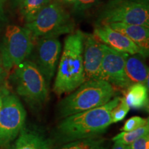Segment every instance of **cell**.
I'll list each match as a JSON object with an SVG mask.
<instances>
[{"label":"cell","instance_id":"d6986e66","mask_svg":"<svg viewBox=\"0 0 149 149\" xmlns=\"http://www.w3.org/2000/svg\"><path fill=\"white\" fill-rule=\"evenodd\" d=\"M149 133V123L142 127L137 129L130 130V131H122V133L117 134L112 138L113 141H117L121 144L129 146L134 141L139 137H142Z\"/></svg>","mask_w":149,"mask_h":149},{"label":"cell","instance_id":"d4e9b609","mask_svg":"<svg viewBox=\"0 0 149 149\" xmlns=\"http://www.w3.org/2000/svg\"><path fill=\"white\" fill-rule=\"evenodd\" d=\"M10 90L8 88V86L6 85V84H3L2 86H0V107H1V102H2V100L3 97L5 96V95L7 93H8Z\"/></svg>","mask_w":149,"mask_h":149},{"label":"cell","instance_id":"277c9868","mask_svg":"<svg viewBox=\"0 0 149 149\" xmlns=\"http://www.w3.org/2000/svg\"><path fill=\"white\" fill-rule=\"evenodd\" d=\"M11 80L17 94L33 109H41L47 101L49 86L32 61L24 60L15 67Z\"/></svg>","mask_w":149,"mask_h":149},{"label":"cell","instance_id":"83f0119b","mask_svg":"<svg viewBox=\"0 0 149 149\" xmlns=\"http://www.w3.org/2000/svg\"><path fill=\"white\" fill-rule=\"evenodd\" d=\"M23 1L24 0H12L13 5L15 7H19V6L21 4Z\"/></svg>","mask_w":149,"mask_h":149},{"label":"cell","instance_id":"7c38bea8","mask_svg":"<svg viewBox=\"0 0 149 149\" xmlns=\"http://www.w3.org/2000/svg\"><path fill=\"white\" fill-rule=\"evenodd\" d=\"M93 35L102 43L115 51L130 55L139 54L145 58L147 57L135 43L122 33L112 29L109 24H98L94 30Z\"/></svg>","mask_w":149,"mask_h":149},{"label":"cell","instance_id":"7a4b0ae2","mask_svg":"<svg viewBox=\"0 0 149 149\" xmlns=\"http://www.w3.org/2000/svg\"><path fill=\"white\" fill-rule=\"evenodd\" d=\"M84 35L77 30L65 40L53 88L57 96L69 94L86 81L83 66Z\"/></svg>","mask_w":149,"mask_h":149},{"label":"cell","instance_id":"4dcf8cb0","mask_svg":"<svg viewBox=\"0 0 149 149\" xmlns=\"http://www.w3.org/2000/svg\"><path fill=\"white\" fill-rule=\"evenodd\" d=\"M55 1H59V2H62V1H63V0H55Z\"/></svg>","mask_w":149,"mask_h":149},{"label":"cell","instance_id":"5b68a950","mask_svg":"<svg viewBox=\"0 0 149 149\" xmlns=\"http://www.w3.org/2000/svg\"><path fill=\"white\" fill-rule=\"evenodd\" d=\"M35 40L45 37H57L74 31V24L61 2L51 0L41 10L34 19L25 26Z\"/></svg>","mask_w":149,"mask_h":149},{"label":"cell","instance_id":"cb8c5ba5","mask_svg":"<svg viewBox=\"0 0 149 149\" xmlns=\"http://www.w3.org/2000/svg\"><path fill=\"white\" fill-rule=\"evenodd\" d=\"M6 74L7 72L6 71L4 68H3L1 57H0V86L4 84L6 77Z\"/></svg>","mask_w":149,"mask_h":149},{"label":"cell","instance_id":"6da1fadb","mask_svg":"<svg viewBox=\"0 0 149 149\" xmlns=\"http://www.w3.org/2000/svg\"><path fill=\"white\" fill-rule=\"evenodd\" d=\"M121 100L115 96L101 107L63 118L55 128V140L59 144L99 137L112 124L111 112Z\"/></svg>","mask_w":149,"mask_h":149},{"label":"cell","instance_id":"ffe728a7","mask_svg":"<svg viewBox=\"0 0 149 149\" xmlns=\"http://www.w3.org/2000/svg\"><path fill=\"white\" fill-rule=\"evenodd\" d=\"M130 107L126 103L124 97L121 98L120 102L116 107L113 108L111 112L112 124L117 123L123 120L130 111Z\"/></svg>","mask_w":149,"mask_h":149},{"label":"cell","instance_id":"ac0fdd59","mask_svg":"<svg viewBox=\"0 0 149 149\" xmlns=\"http://www.w3.org/2000/svg\"><path fill=\"white\" fill-rule=\"evenodd\" d=\"M105 141V139L99 136L65 143L55 149H99Z\"/></svg>","mask_w":149,"mask_h":149},{"label":"cell","instance_id":"4316f807","mask_svg":"<svg viewBox=\"0 0 149 149\" xmlns=\"http://www.w3.org/2000/svg\"><path fill=\"white\" fill-rule=\"evenodd\" d=\"M6 0H0V21L3 19V8Z\"/></svg>","mask_w":149,"mask_h":149},{"label":"cell","instance_id":"1f68e13d","mask_svg":"<svg viewBox=\"0 0 149 149\" xmlns=\"http://www.w3.org/2000/svg\"><path fill=\"white\" fill-rule=\"evenodd\" d=\"M127 149H130V148H129V146H127Z\"/></svg>","mask_w":149,"mask_h":149},{"label":"cell","instance_id":"4fadbf2b","mask_svg":"<svg viewBox=\"0 0 149 149\" xmlns=\"http://www.w3.org/2000/svg\"><path fill=\"white\" fill-rule=\"evenodd\" d=\"M55 144L42 131L24 127L10 149H53Z\"/></svg>","mask_w":149,"mask_h":149},{"label":"cell","instance_id":"3957f363","mask_svg":"<svg viewBox=\"0 0 149 149\" xmlns=\"http://www.w3.org/2000/svg\"><path fill=\"white\" fill-rule=\"evenodd\" d=\"M116 88L102 79L85 81L58 104V115L64 118L75 113L101 107L117 95Z\"/></svg>","mask_w":149,"mask_h":149},{"label":"cell","instance_id":"f546056e","mask_svg":"<svg viewBox=\"0 0 149 149\" xmlns=\"http://www.w3.org/2000/svg\"><path fill=\"white\" fill-rule=\"evenodd\" d=\"M75 1V0H63V3H72Z\"/></svg>","mask_w":149,"mask_h":149},{"label":"cell","instance_id":"44dd1931","mask_svg":"<svg viewBox=\"0 0 149 149\" xmlns=\"http://www.w3.org/2000/svg\"><path fill=\"white\" fill-rule=\"evenodd\" d=\"M148 118H143L139 116L130 117L126 121L123 127L121 128L122 131H130L142 127L148 124Z\"/></svg>","mask_w":149,"mask_h":149},{"label":"cell","instance_id":"e0dca14e","mask_svg":"<svg viewBox=\"0 0 149 149\" xmlns=\"http://www.w3.org/2000/svg\"><path fill=\"white\" fill-rule=\"evenodd\" d=\"M51 0H24L19 6L20 14L26 23L34 19L39 12Z\"/></svg>","mask_w":149,"mask_h":149},{"label":"cell","instance_id":"603a6c76","mask_svg":"<svg viewBox=\"0 0 149 149\" xmlns=\"http://www.w3.org/2000/svg\"><path fill=\"white\" fill-rule=\"evenodd\" d=\"M130 149H149V133L139 137L129 145Z\"/></svg>","mask_w":149,"mask_h":149},{"label":"cell","instance_id":"2e32d148","mask_svg":"<svg viewBox=\"0 0 149 149\" xmlns=\"http://www.w3.org/2000/svg\"><path fill=\"white\" fill-rule=\"evenodd\" d=\"M124 97L130 109H148V88L143 84L135 83L126 89Z\"/></svg>","mask_w":149,"mask_h":149},{"label":"cell","instance_id":"8992f818","mask_svg":"<svg viewBox=\"0 0 149 149\" xmlns=\"http://www.w3.org/2000/svg\"><path fill=\"white\" fill-rule=\"evenodd\" d=\"M35 40L26 27L8 25L0 44V57L7 72L31 55Z\"/></svg>","mask_w":149,"mask_h":149},{"label":"cell","instance_id":"52a82bcc","mask_svg":"<svg viewBox=\"0 0 149 149\" xmlns=\"http://www.w3.org/2000/svg\"><path fill=\"white\" fill-rule=\"evenodd\" d=\"M26 112L17 96L7 93L0 107V149H10L24 127Z\"/></svg>","mask_w":149,"mask_h":149},{"label":"cell","instance_id":"ba28073f","mask_svg":"<svg viewBox=\"0 0 149 149\" xmlns=\"http://www.w3.org/2000/svg\"><path fill=\"white\" fill-rule=\"evenodd\" d=\"M124 23L149 27V7L140 0H111L103 9L98 24Z\"/></svg>","mask_w":149,"mask_h":149},{"label":"cell","instance_id":"7402d4cb","mask_svg":"<svg viewBox=\"0 0 149 149\" xmlns=\"http://www.w3.org/2000/svg\"><path fill=\"white\" fill-rule=\"evenodd\" d=\"M98 0H75L72 3V12L74 13L81 14L90 9L97 2Z\"/></svg>","mask_w":149,"mask_h":149},{"label":"cell","instance_id":"5bb4252c","mask_svg":"<svg viewBox=\"0 0 149 149\" xmlns=\"http://www.w3.org/2000/svg\"><path fill=\"white\" fill-rule=\"evenodd\" d=\"M112 29L118 31L130 39L144 52L146 57L149 53V27L136 24L111 23Z\"/></svg>","mask_w":149,"mask_h":149},{"label":"cell","instance_id":"9a60e30c","mask_svg":"<svg viewBox=\"0 0 149 149\" xmlns=\"http://www.w3.org/2000/svg\"><path fill=\"white\" fill-rule=\"evenodd\" d=\"M125 71L131 84H143L148 88V68L145 63V57L142 55L126 54Z\"/></svg>","mask_w":149,"mask_h":149},{"label":"cell","instance_id":"8fae6325","mask_svg":"<svg viewBox=\"0 0 149 149\" xmlns=\"http://www.w3.org/2000/svg\"><path fill=\"white\" fill-rule=\"evenodd\" d=\"M104 44L93 34H85L83 46V66L86 81L100 79Z\"/></svg>","mask_w":149,"mask_h":149},{"label":"cell","instance_id":"30bf717a","mask_svg":"<svg viewBox=\"0 0 149 149\" xmlns=\"http://www.w3.org/2000/svg\"><path fill=\"white\" fill-rule=\"evenodd\" d=\"M126 54L115 51L104 44L100 79L107 81L117 88L126 89L131 85L125 71Z\"/></svg>","mask_w":149,"mask_h":149},{"label":"cell","instance_id":"9c48e42d","mask_svg":"<svg viewBox=\"0 0 149 149\" xmlns=\"http://www.w3.org/2000/svg\"><path fill=\"white\" fill-rule=\"evenodd\" d=\"M61 51V43L57 37H45L37 40L31 53L32 61L38 67L48 86L55 73Z\"/></svg>","mask_w":149,"mask_h":149},{"label":"cell","instance_id":"f1b7e54d","mask_svg":"<svg viewBox=\"0 0 149 149\" xmlns=\"http://www.w3.org/2000/svg\"><path fill=\"white\" fill-rule=\"evenodd\" d=\"M99 149H109V145L105 144V143H104V144L102 145V146L100 147V148Z\"/></svg>","mask_w":149,"mask_h":149},{"label":"cell","instance_id":"484cf974","mask_svg":"<svg viewBox=\"0 0 149 149\" xmlns=\"http://www.w3.org/2000/svg\"><path fill=\"white\" fill-rule=\"evenodd\" d=\"M127 146L126 145L121 144L120 142L117 141H114V144L112 146L111 149H127Z\"/></svg>","mask_w":149,"mask_h":149}]
</instances>
